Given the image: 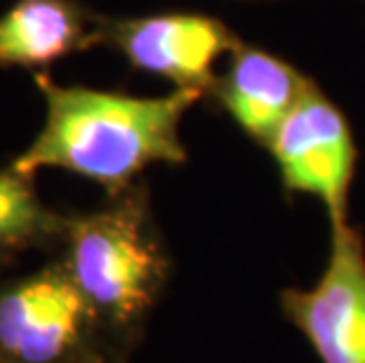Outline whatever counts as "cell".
Masks as SVG:
<instances>
[{"label": "cell", "instance_id": "obj_10", "mask_svg": "<svg viewBox=\"0 0 365 363\" xmlns=\"http://www.w3.org/2000/svg\"><path fill=\"white\" fill-rule=\"evenodd\" d=\"M14 257H17V255H14V252H10V250H3V248H0V276H3V272H5V269L12 265V262H14ZM0 281H3V279H0Z\"/></svg>", "mask_w": 365, "mask_h": 363}, {"label": "cell", "instance_id": "obj_11", "mask_svg": "<svg viewBox=\"0 0 365 363\" xmlns=\"http://www.w3.org/2000/svg\"><path fill=\"white\" fill-rule=\"evenodd\" d=\"M0 363H7V361H5V359H0Z\"/></svg>", "mask_w": 365, "mask_h": 363}, {"label": "cell", "instance_id": "obj_8", "mask_svg": "<svg viewBox=\"0 0 365 363\" xmlns=\"http://www.w3.org/2000/svg\"><path fill=\"white\" fill-rule=\"evenodd\" d=\"M97 14L78 0H14L0 14V68H41L97 48Z\"/></svg>", "mask_w": 365, "mask_h": 363}, {"label": "cell", "instance_id": "obj_2", "mask_svg": "<svg viewBox=\"0 0 365 363\" xmlns=\"http://www.w3.org/2000/svg\"><path fill=\"white\" fill-rule=\"evenodd\" d=\"M61 260L95 312L111 352L128 363L173 276L149 187L132 184L90 213L68 215Z\"/></svg>", "mask_w": 365, "mask_h": 363}, {"label": "cell", "instance_id": "obj_4", "mask_svg": "<svg viewBox=\"0 0 365 363\" xmlns=\"http://www.w3.org/2000/svg\"><path fill=\"white\" fill-rule=\"evenodd\" d=\"M95 43L115 50L137 71L207 95L217 81V59L231 55L243 41L224 21L203 12H156L97 14Z\"/></svg>", "mask_w": 365, "mask_h": 363}, {"label": "cell", "instance_id": "obj_5", "mask_svg": "<svg viewBox=\"0 0 365 363\" xmlns=\"http://www.w3.org/2000/svg\"><path fill=\"white\" fill-rule=\"evenodd\" d=\"M264 149L276 160L287 194L321 200L330 227L349 222V194L356 170L351 126L316 83L309 85Z\"/></svg>", "mask_w": 365, "mask_h": 363}, {"label": "cell", "instance_id": "obj_1", "mask_svg": "<svg viewBox=\"0 0 365 363\" xmlns=\"http://www.w3.org/2000/svg\"><path fill=\"white\" fill-rule=\"evenodd\" d=\"M36 88L45 102L41 133L12 168L34 177L41 170H66L104 187L106 196L137 184L146 168L189 160L182 142L186 111L205 95L175 88L163 97H137L88 85H59L36 71Z\"/></svg>", "mask_w": 365, "mask_h": 363}, {"label": "cell", "instance_id": "obj_3", "mask_svg": "<svg viewBox=\"0 0 365 363\" xmlns=\"http://www.w3.org/2000/svg\"><path fill=\"white\" fill-rule=\"evenodd\" d=\"M0 359L7 363H120L64 260L0 281Z\"/></svg>", "mask_w": 365, "mask_h": 363}, {"label": "cell", "instance_id": "obj_7", "mask_svg": "<svg viewBox=\"0 0 365 363\" xmlns=\"http://www.w3.org/2000/svg\"><path fill=\"white\" fill-rule=\"evenodd\" d=\"M312 83L285 59L240 43L207 95L250 140L264 146Z\"/></svg>", "mask_w": 365, "mask_h": 363}, {"label": "cell", "instance_id": "obj_9", "mask_svg": "<svg viewBox=\"0 0 365 363\" xmlns=\"http://www.w3.org/2000/svg\"><path fill=\"white\" fill-rule=\"evenodd\" d=\"M68 215L43 203L34 177L12 165L0 170V248L10 252L61 248Z\"/></svg>", "mask_w": 365, "mask_h": 363}, {"label": "cell", "instance_id": "obj_6", "mask_svg": "<svg viewBox=\"0 0 365 363\" xmlns=\"http://www.w3.org/2000/svg\"><path fill=\"white\" fill-rule=\"evenodd\" d=\"M281 309L321 363H365V238L351 222L332 224L321 279L285 288Z\"/></svg>", "mask_w": 365, "mask_h": 363}]
</instances>
